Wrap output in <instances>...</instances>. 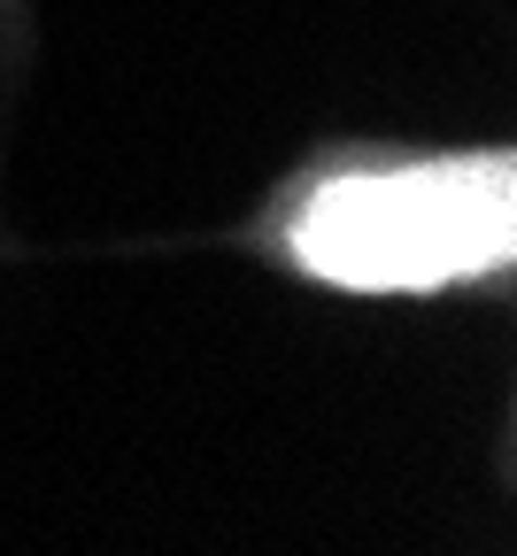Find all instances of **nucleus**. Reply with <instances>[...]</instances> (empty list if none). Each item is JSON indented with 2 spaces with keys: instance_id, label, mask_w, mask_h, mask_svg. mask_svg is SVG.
Segmentation results:
<instances>
[{
  "instance_id": "1",
  "label": "nucleus",
  "mask_w": 517,
  "mask_h": 556,
  "mask_svg": "<svg viewBox=\"0 0 517 556\" xmlns=\"http://www.w3.org/2000/svg\"><path fill=\"white\" fill-rule=\"evenodd\" d=\"M286 248L340 294H440L517 263V155H425L325 178L286 225Z\"/></svg>"
}]
</instances>
